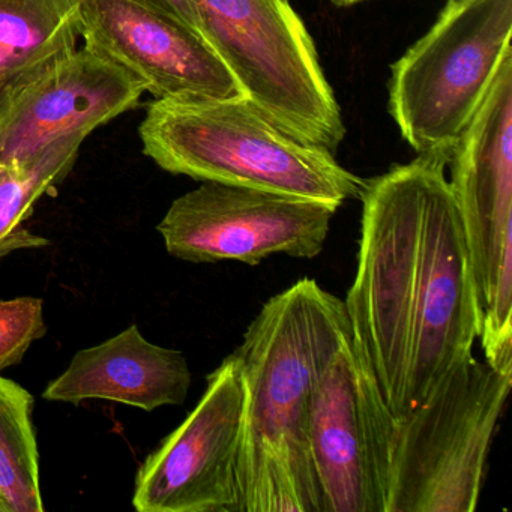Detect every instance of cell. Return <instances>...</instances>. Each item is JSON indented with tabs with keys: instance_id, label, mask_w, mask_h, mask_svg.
Returning a JSON list of instances; mask_svg holds the SVG:
<instances>
[{
	"instance_id": "2e32d148",
	"label": "cell",
	"mask_w": 512,
	"mask_h": 512,
	"mask_svg": "<svg viewBox=\"0 0 512 512\" xmlns=\"http://www.w3.org/2000/svg\"><path fill=\"white\" fill-rule=\"evenodd\" d=\"M88 136L76 134L53 143L43 154L26 163L7 167L0 178V257L20 248H40L47 239L23 227L35 203L62 181L76 163L80 146Z\"/></svg>"
},
{
	"instance_id": "8fae6325",
	"label": "cell",
	"mask_w": 512,
	"mask_h": 512,
	"mask_svg": "<svg viewBox=\"0 0 512 512\" xmlns=\"http://www.w3.org/2000/svg\"><path fill=\"white\" fill-rule=\"evenodd\" d=\"M145 92L124 68L77 47L0 91V166L26 163L68 136H91Z\"/></svg>"
},
{
	"instance_id": "ffe728a7",
	"label": "cell",
	"mask_w": 512,
	"mask_h": 512,
	"mask_svg": "<svg viewBox=\"0 0 512 512\" xmlns=\"http://www.w3.org/2000/svg\"><path fill=\"white\" fill-rule=\"evenodd\" d=\"M7 172V167L0 166V178L4 176V173Z\"/></svg>"
},
{
	"instance_id": "9c48e42d",
	"label": "cell",
	"mask_w": 512,
	"mask_h": 512,
	"mask_svg": "<svg viewBox=\"0 0 512 512\" xmlns=\"http://www.w3.org/2000/svg\"><path fill=\"white\" fill-rule=\"evenodd\" d=\"M338 206L256 188L203 182L157 226L167 253L190 263L259 265L274 254L316 259Z\"/></svg>"
},
{
	"instance_id": "5b68a950",
	"label": "cell",
	"mask_w": 512,
	"mask_h": 512,
	"mask_svg": "<svg viewBox=\"0 0 512 512\" xmlns=\"http://www.w3.org/2000/svg\"><path fill=\"white\" fill-rule=\"evenodd\" d=\"M206 43L245 98L292 136L335 152L343 115L310 32L289 0H193Z\"/></svg>"
},
{
	"instance_id": "277c9868",
	"label": "cell",
	"mask_w": 512,
	"mask_h": 512,
	"mask_svg": "<svg viewBox=\"0 0 512 512\" xmlns=\"http://www.w3.org/2000/svg\"><path fill=\"white\" fill-rule=\"evenodd\" d=\"M512 373L470 356L395 421L388 512H473Z\"/></svg>"
},
{
	"instance_id": "5bb4252c",
	"label": "cell",
	"mask_w": 512,
	"mask_h": 512,
	"mask_svg": "<svg viewBox=\"0 0 512 512\" xmlns=\"http://www.w3.org/2000/svg\"><path fill=\"white\" fill-rule=\"evenodd\" d=\"M82 0H0V91L79 46Z\"/></svg>"
},
{
	"instance_id": "44dd1931",
	"label": "cell",
	"mask_w": 512,
	"mask_h": 512,
	"mask_svg": "<svg viewBox=\"0 0 512 512\" xmlns=\"http://www.w3.org/2000/svg\"><path fill=\"white\" fill-rule=\"evenodd\" d=\"M0 512H5L4 503L0 502Z\"/></svg>"
},
{
	"instance_id": "ac0fdd59",
	"label": "cell",
	"mask_w": 512,
	"mask_h": 512,
	"mask_svg": "<svg viewBox=\"0 0 512 512\" xmlns=\"http://www.w3.org/2000/svg\"><path fill=\"white\" fill-rule=\"evenodd\" d=\"M137 2H142V4L155 8L161 13H166L167 16L179 20L197 34L202 35L199 14H197L193 0H137Z\"/></svg>"
},
{
	"instance_id": "7c38bea8",
	"label": "cell",
	"mask_w": 512,
	"mask_h": 512,
	"mask_svg": "<svg viewBox=\"0 0 512 512\" xmlns=\"http://www.w3.org/2000/svg\"><path fill=\"white\" fill-rule=\"evenodd\" d=\"M85 46L127 70L155 100L245 98L202 35L137 0H82Z\"/></svg>"
},
{
	"instance_id": "30bf717a",
	"label": "cell",
	"mask_w": 512,
	"mask_h": 512,
	"mask_svg": "<svg viewBox=\"0 0 512 512\" xmlns=\"http://www.w3.org/2000/svg\"><path fill=\"white\" fill-rule=\"evenodd\" d=\"M244 386L235 353L206 377L184 422L146 457L134 482L140 512H241L238 463Z\"/></svg>"
},
{
	"instance_id": "d6986e66",
	"label": "cell",
	"mask_w": 512,
	"mask_h": 512,
	"mask_svg": "<svg viewBox=\"0 0 512 512\" xmlns=\"http://www.w3.org/2000/svg\"><path fill=\"white\" fill-rule=\"evenodd\" d=\"M335 7L347 8L353 7V5L361 4V2H365V0H328Z\"/></svg>"
},
{
	"instance_id": "7a4b0ae2",
	"label": "cell",
	"mask_w": 512,
	"mask_h": 512,
	"mask_svg": "<svg viewBox=\"0 0 512 512\" xmlns=\"http://www.w3.org/2000/svg\"><path fill=\"white\" fill-rule=\"evenodd\" d=\"M344 302L302 278L272 296L235 350L244 386L241 512H322L311 461V403L325 365L350 334Z\"/></svg>"
},
{
	"instance_id": "3957f363",
	"label": "cell",
	"mask_w": 512,
	"mask_h": 512,
	"mask_svg": "<svg viewBox=\"0 0 512 512\" xmlns=\"http://www.w3.org/2000/svg\"><path fill=\"white\" fill-rule=\"evenodd\" d=\"M143 154L172 175L256 188L340 208L365 179L334 152L269 121L247 98L154 100L139 127Z\"/></svg>"
},
{
	"instance_id": "e0dca14e",
	"label": "cell",
	"mask_w": 512,
	"mask_h": 512,
	"mask_svg": "<svg viewBox=\"0 0 512 512\" xmlns=\"http://www.w3.org/2000/svg\"><path fill=\"white\" fill-rule=\"evenodd\" d=\"M43 299H0V373L19 364L34 341L46 335Z\"/></svg>"
},
{
	"instance_id": "ba28073f",
	"label": "cell",
	"mask_w": 512,
	"mask_h": 512,
	"mask_svg": "<svg viewBox=\"0 0 512 512\" xmlns=\"http://www.w3.org/2000/svg\"><path fill=\"white\" fill-rule=\"evenodd\" d=\"M394 431L350 332L320 373L311 403L308 439L322 512H388Z\"/></svg>"
},
{
	"instance_id": "52a82bcc",
	"label": "cell",
	"mask_w": 512,
	"mask_h": 512,
	"mask_svg": "<svg viewBox=\"0 0 512 512\" xmlns=\"http://www.w3.org/2000/svg\"><path fill=\"white\" fill-rule=\"evenodd\" d=\"M448 167L478 289L485 362L512 373V53Z\"/></svg>"
},
{
	"instance_id": "8992f818",
	"label": "cell",
	"mask_w": 512,
	"mask_h": 512,
	"mask_svg": "<svg viewBox=\"0 0 512 512\" xmlns=\"http://www.w3.org/2000/svg\"><path fill=\"white\" fill-rule=\"evenodd\" d=\"M512 0H446L391 67L388 109L413 151L451 155L511 55Z\"/></svg>"
},
{
	"instance_id": "4fadbf2b",
	"label": "cell",
	"mask_w": 512,
	"mask_h": 512,
	"mask_svg": "<svg viewBox=\"0 0 512 512\" xmlns=\"http://www.w3.org/2000/svg\"><path fill=\"white\" fill-rule=\"evenodd\" d=\"M190 386L191 371L184 353L151 343L139 326L131 325L77 352L67 370L44 389L43 398L74 406L86 400H106L151 412L181 406Z\"/></svg>"
},
{
	"instance_id": "7402d4cb",
	"label": "cell",
	"mask_w": 512,
	"mask_h": 512,
	"mask_svg": "<svg viewBox=\"0 0 512 512\" xmlns=\"http://www.w3.org/2000/svg\"><path fill=\"white\" fill-rule=\"evenodd\" d=\"M289 2H290V0H289Z\"/></svg>"
},
{
	"instance_id": "9a60e30c",
	"label": "cell",
	"mask_w": 512,
	"mask_h": 512,
	"mask_svg": "<svg viewBox=\"0 0 512 512\" xmlns=\"http://www.w3.org/2000/svg\"><path fill=\"white\" fill-rule=\"evenodd\" d=\"M34 398L0 376V502L5 512H43Z\"/></svg>"
},
{
	"instance_id": "6da1fadb",
	"label": "cell",
	"mask_w": 512,
	"mask_h": 512,
	"mask_svg": "<svg viewBox=\"0 0 512 512\" xmlns=\"http://www.w3.org/2000/svg\"><path fill=\"white\" fill-rule=\"evenodd\" d=\"M449 157L421 154L365 181L355 280L344 308L353 341L395 421L409 415L481 334V305Z\"/></svg>"
}]
</instances>
